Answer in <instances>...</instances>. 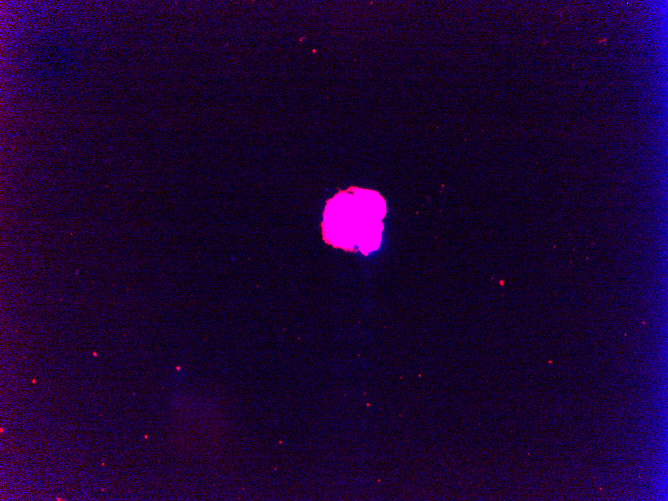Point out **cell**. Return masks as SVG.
Returning <instances> with one entry per match:
<instances>
[{
    "instance_id": "6da1fadb",
    "label": "cell",
    "mask_w": 668,
    "mask_h": 501,
    "mask_svg": "<svg viewBox=\"0 0 668 501\" xmlns=\"http://www.w3.org/2000/svg\"><path fill=\"white\" fill-rule=\"evenodd\" d=\"M385 213V201L376 191L362 188L340 191L325 207L324 240L336 248L368 254L380 245Z\"/></svg>"
}]
</instances>
